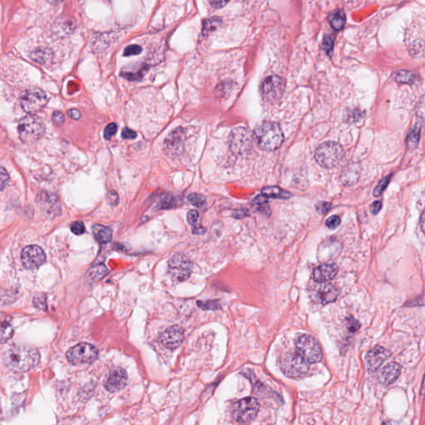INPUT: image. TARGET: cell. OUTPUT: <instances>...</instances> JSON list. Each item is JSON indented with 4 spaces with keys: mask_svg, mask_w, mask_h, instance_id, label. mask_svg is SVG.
Instances as JSON below:
<instances>
[{
    "mask_svg": "<svg viewBox=\"0 0 425 425\" xmlns=\"http://www.w3.org/2000/svg\"><path fill=\"white\" fill-rule=\"evenodd\" d=\"M184 331L178 326H173L165 330L160 336V342L169 350H175L183 343Z\"/></svg>",
    "mask_w": 425,
    "mask_h": 425,
    "instance_id": "5bb4252c",
    "label": "cell"
},
{
    "mask_svg": "<svg viewBox=\"0 0 425 425\" xmlns=\"http://www.w3.org/2000/svg\"><path fill=\"white\" fill-rule=\"evenodd\" d=\"M188 200L193 205L196 207H202L205 205V198L203 195H199V194H191L189 195Z\"/></svg>",
    "mask_w": 425,
    "mask_h": 425,
    "instance_id": "d590c367",
    "label": "cell"
},
{
    "mask_svg": "<svg viewBox=\"0 0 425 425\" xmlns=\"http://www.w3.org/2000/svg\"><path fill=\"white\" fill-rule=\"evenodd\" d=\"M19 137L24 143H33L44 135L45 127L40 117L29 114L20 120L19 123Z\"/></svg>",
    "mask_w": 425,
    "mask_h": 425,
    "instance_id": "3957f363",
    "label": "cell"
},
{
    "mask_svg": "<svg viewBox=\"0 0 425 425\" xmlns=\"http://www.w3.org/2000/svg\"><path fill=\"white\" fill-rule=\"evenodd\" d=\"M281 369L290 378H299L308 373L309 363L297 351L288 353L281 360Z\"/></svg>",
    "mask_w": 425,
    "mask_h": 425,
    "instance_id": "5b68a950",
    "label": "cell"
},
{
    "mask_svg": "<svg viewBox=\"0 0 425 425\" xmlns=\"http://www.w3.org/2000/svg\"><path fill=\"white\" fill-rule=\"evenodd\" d=\"M40 355L31 345H15L5 353L4 361L8 368L15 372H26L38 364Z\"/></svg>",
    "mask_w": 425,
    "mask_h": 425,
    "instance_id": "6da1fadb",
    "label": "cell"
},
{
    "mask_svg": "<svg viewBox=\"0 0 425 425\" xmlns=\"http://www.w3.org/2000/svg\"><path fill=\"white\" fill-rule=\"evenodd\" d=\"M106 200L108 202L109 205L111 206H116L119 204V196H118L117 193L115 191H109L106 195Z\"/></svg>",
    "mask_w": 425,
    "mask_h": 425,
    "instance_id": "f35d334b",
    "label": "cell"
},
{
    "mask_svg": "<svg viewBox=\"0 0 425 425\" xmlns=\"http://www.w3.org/2000/svg\"><path fill=\"white\" fill-rule=\"evenodd\" d=\"M284 88V82L282 78L277 76H270L266 78L262 86L263 98L269 103H275L282 97Z\"/></svg>",
    "mask_w": 425,
    "mask_h": 425,
    "instance_id": "8fae6325",
    "label": "cell"
},
{
    "mask_svg": "<svg viewBox=\"0 0 425 425\" xmlns=\"http://www.w3.org/2000/svg\"><path fill=\"white\" fill-rule=\"evenodd\" d=\"M198 305L204 310H218L220 308V304H219V301L218 300L198 301Z\"/></svg>",
    "mask_w": 425,
    "mask_h": 425,
    "instance_id": "d6a6232c",
    "label": "cell"
},
{
    "mask_svg": "<svg viewBox=\"0 0 425 425\" xmlns=\"http://www.w3.org/2000/svg\"><path fill=\"white\" fill-rule=\"evenodd\" d=\"M341 223V219L340 217L337 215H334V216L330 217L329 219H327L326 221V225L327 228H331V229H335L337 228Z\"/></svg>",
    "mask_w": 425,
    "mask_h": 425,
    "instance_id": "60d3db41",
    "label": "cell"
},
{
    "mask_svg": "<svg viewBox=\"0 0 425 425\" xmlns=\"http://www.w3.org/2000/svg\"><path fill=\"white\" fill-rule=\"evenodd\" d=\"M344 155L342 146L337 142L329 141L321 145L315 152L317 162L324 168L336 166L342 160Z\"/></svg>",
    "mask_w": 425,
    "mask_h": 425,
    "instance_id": "277c9868",
    "label": "cell"
},
{
    "mask_svg": "<svg viewBox=\"0 0 425 425\" xmlns=\"http://www.w3.org/2000/svg\"><path fill=\"white\" fill-rule=\"evenodd\" d=\"M297 352L309 363L321 361L322 351L319 342L313 336L304 335L299 337L296 343Z\"/></svg>",
    "mask_w": 425,
    "mask_h": 425,
    "instance_id": "52a82bcc",
    "label": "cell"
},
{
    "mask_svg": "<svg viewBox=\"0 0 425 425\" xmlns=\"http://www.w3.org/2000/svg\"><path fill=\"white\" fill-rule=\"evenodd\" d=\"M38 204L42 211L47 215L58 214L61 211V206L56 195L48 193H41L38 196Z\"/></svg>",
    "mask_w": 425,
    "mask_h": 425,
    "instance_id": "e0dca14e",
    "label": "cell"
},
{
    "mask_svg": "<svg viewBox=\"0 0 425 425\" xmlns=\"http://www.w3.org/2000/svg\"><path fill=\"white\" fill-rule=\"evenodd\" d=\"M92 233L96 241L101 245H106L112 238V231L106 226L96 224L92 228Z\"/></svg>",
    "mask_w": 425,
    "mask_h": 425,
    "instance_id": "cb8c5ba5",
    "label": "cell"
},
{
    "mask_svg": "<svg viewBox=\"0 0 425 425\" xmlns=\"http://www.w3.org/2000/svg\"><path fill=\"white\" fill-rule=\"evenodd\" d=\"M192 263L183 254H174L169 261V273L172 279L184 282L191 277Z\"/></svg>",
    "mask_w": 425,
    "mask_h": 425,
    "instance_id": "9c48e42d",
    "label": "cell"
},
{
    "mask_svg": "<svg viewBox=\"0 0 425 425\" xmlns=\"http://www.w3.org/2000/svg\"><path fill=\"white\" fill-rule=\"evenodd\" d=\"M33 302L35 305L36 308L44 310L46 302H45V295L44 294H38L33 299Z\"/></svg>",
    "mask_w": 425,
    "mask_h": 425,
    "instance_id": "f6af8a7d",
    "label": "cell"
},
{
    "mask_svg": "<svg viewBox=\"0 0 425 425\" xmlns=\"http://www.w3.org/2000/svg\"><path fill=\"white\" fill-rule=\"evenodd\" d=\"M10 181V175L4 167H0V191H4Z\"/></svg>",
    "mask_w": 425,
    "mask_h": 425,
    "instance_id": "8d00e7d4",
    "label": "cell"
},
{
    "mask_svg": "<svg viewBox=\"0 0 425 425\" xmlns=\"http://www.w3.org/2000/svg\"><path fill=\"white\" fill-rule=\"evenodd\" d=\"M259 409L260 405L256 399L245 398L233 404L232 415L238 423H249L256 418Z\"/></svg>",
    "mask_w": 425,
    "mask_h": 425,
    "instance_id": "8992f818",
    "label": "cell"
},
{
    "mask_svg": "<svg viewBox=\"0 0 425 425\" xmlns=\"http://www.w3.org/2000/svg\"><path fill=\"white\" fill-rule=\"evenodd\" d=\"M73 28V24H71V22L69 20H64V21H59L57 24L55 25V29H56V33L58 34H63V33H69L71 30V28Z\"/></svg>",
    "mask_w": 425,
    "mask_h": 425,
    "instance_id": "836d02e7",
    "label": "cell"
},
{
    "mask_svg": "<svg viewBox=\"0 0 425 425\" xmlns=\"http://www.w3.org/2000/svg\"><path fill=\"white\" fill-rule=\"evenodd\" d=\"M329 23L331 26L336 31H340L344 28L345 24V14L341 10H337L332 13L329 16Z\"/></svg>",
    "mask_w": 425,
    "mask_h": 425,
    "instance_id": "484cf974",
    "label": "cell"
},
{
    "mask_svg": "<svg viewBox=\"0 0 425 425\" xmlns=\"http://www.w3.org/2000/svg\"><path fill=\"white\" fill-rule=\"evenodd\" d=\"M268 200H266V197L263 195H259L258 197L254 200V204L257 205L259 211L262 212L265 215H269L271 211L269 209V206L268 205Z\"/></svg>",
    "mask_w": 425,
    "mask_h": 425,
    "instance_id": "4dcf8cb0",
    "label": "cell"
},
{
    "mask_svg": "<svg viewBox=\"0 0 425 425\" xmlns=\"http://www.w3.org/2000/svg\"><path fill=\"white\" fill-rule=\"evenodd\" d=\"M183 131L177 129L169 135L165 141V146L168 151L171 152H177V151H180L183 146Z\"/></svg>",
    "mask_w": 425,
    "mask_h": 425,
    "instance_id": "603a6c76",
    "label": "cell"
},
{
    "mask_svg": "<svg viewBox=\"0 0 425 425\" xmlns=\"http://www.w3.org/2000/svg\"><path fill=\"white\" fill-rule=\"evenodd\" d=\"M381 208H382L381 202L376 201V202L374 203L373 205H371V212H372V214H378L379 212L381 211Z\"/></svg>",
    "mask_w": 425,
    "mask_h": 425,
    "instance_id": "f5cc1de1",
    "label": "cell"
},
{
    "mask_svg": "<svg viewBox=\"0 0 425 425\" xmlns=\"http://www.w3.org/2000/svg\"><path fill=\"white\" fill-rule=\"evenodd\" d=\"M12 318L5 313H0V344L7 342L13 335Z\"/></svg>",
    "mask_w": 425,
    "mask_h": 425,
    "instance_id": "7402d4cb",
    "label": "cell"
},
{
    "mask_svg": "<svg viewBox=\"0 0 425 425\" xmlns=\"http://www.w3.org/2000/svg\"><path fill=\"white\" fill-rule=\"evenodd\" d=\"M122 136H123V138L132 140V139H135L137 137V132H135L132 130L128 129V128H125L123 131Z\"/></svg>",
    "mask_w": 425,
    "mask_h": 425,
    "instance_id": "f907efd6",
    "label": "cell"
},
{
    "mask_svg": "<svg viewBox=\"0 0 425 425\" xmlns=\"http://www.w3.org/2000/svg\"><path fill=\"white\" fill-rule=\"evenodd\" d=\"M22 263L28 269H35L46 262L44 252L37 245L24 248L21 254Z\"/></svg>",
    "mask_w": 425,
    "mask_h": 425,
    "instance_id": "7c38bea8",
    "label": "cell"
},
{
    "mask_svg": "<svg viewBox=\"0 0 425 425\" xmlns=\"http://www.w3.org/2000/svg\"><path fill=\"white\" fill-rule=\"evenodd\" d=\"M50 4H52V5H57L59 3L63 2L64 0H47Z\"/></svg>",
    "mask_w": 425,
    "mask_h": 425,
    "instance_id": "11a10c76",
    "label": "cell"
},
{
    "mask_svg": "<svg viewBox=\"0 0 425 425\" xmlns=\"http://www.w3.org/2000/svg\"><path fill=\"white\" fill-rule=\"evenodd\" d=\"M334 44V37L332 35L325 36L324 41H323V48L326 50L327 53H330L331 50L333 48Z\"/></svg>",
    "mask_w": 425,
    "mask_h": 425,
    "instance_id": "7bdbcfd3",
    "label": "cell"
},
{
    "mask_svg": "<svg viewBox=\"0 0 425 425\" xmlns=\"http://www.w3.org/2000/svg\"><path fill=\"white\" fill-rule=\"evenodd\" d=\"M347 328L350 332L355 333L359 328V323L354 318H349L347 320Z\"/></svg>",
    "mask_w": 425,
    "mask_h": 425,
    "instance_id": "7dc6e473",
    "label": "cell"
},
{
    "mask_svg": "<svg viewBox=\"0 0 425 425\" xmlns=\"http://www.w3.org/2000/svg\"><path fill=\"white\" fill-rule=\"evenodd\" d=\"M199 212L196 209H192L191 211L188 212L187 214V220L191 225L195 226L197 223L198 219H199Z\"/></svg>",
    "mask_w": 425,
    "mask_h": 425,
    "instance_id": "ee69618b",
    "label": "cell"
},
{
    "mask_svg": "<svg viewBox=\"0 0 425 425\" xmlns=\"http://www.w3.org/2000/svg\"><path fill=\"white\" fill-rule=\"evenodd\" d=\"M89 273L95 280H101L102 277L108 274V270L104 265H96L91 268Z\"/></svg>",
    "mask_w": 425,
    "mask_h": 425,
    "instance_id": "1f68e13d",
    "label": "cell"
},
{
    "mask_svg": "<svg viewBox=\"0 0 425 425\" xmlns=\"http://www.w3.org/2000/svg\"><path fill=\"white\" fill-rule=\"evenodd\" d=\"M360 175V168L356 163H350L343 169L341 180L345 186H350L356 184Z\"/></svg>",
    "mask_w": 425,
    "mask_h": 425,
    "instance_id": "ffe728a7",
    "label": "cell"
},
{
    "mask_svg": "<svg viewBox=\"0 0 425 425\" xmlns=\"http://www.w3.org/2000/svg\"><path fill=\"white\" fill-rule=\"evenodd\" d=\"M205 231H206V229H205V228H203V227H200H200L194 228L193 232H194V233H195V234H203V233H205Z\"/></svg>",
    "mask_w": 425,
    "mask_h": 425,
    "instance_id": "db71d44e",
    "label": "cell"
},
{
    "mask_svg": "<svg viewBox=\"0 0 425 425\" xmlns=\"http://www.w3.org/2000/svg\"><path fill=\"white\" fill-rule=\"evenodd\" d=\"M400 372L401 367L396 362H391L381 370L379 374V381L383 385H391L399 378Z\"/></svg>",
    "mask_w": 425,
    "mask_h": 425,
    "instance_id": "ac0fdd59",
    "label": "cell"
},
{
    "mask_svg": "<svg viewBox=\"0 0 425 425\" xmlns=\"http://www.w3.org/2000/svg\"><path fill=\"white\" fill-rule=\"evenodd\" d=\"M141 47L138 45H131L129 47H127L124 51L125 56H133V55H138L141 53Z\"/></svg>",
    "mask_w": 425,
    "mask_h": 425,
    "instance_id": "b9f144b4",
    "label": "cell"
},
{
    "mask_svg": "<svg viewBox=\"0 0 425 425\" xmlns=\"http://www.w3.org/2000/svg\"><path fill=\"white\" fill-rule=\"evenodd\" d=\"M262 195L266 198H273V199H281L286 200L291 198V195L287 191H285L282 189L277 186H267L262 190Z\"/></svg>",
    "mask_w": 425,
    "mask_h": 425,
    "instance_id": "d4e9b609",
    "label": "cell"
},
{
    "mask_svg": "<svg viewBox=\"0 0 425 425\" xmlns=\"http://www.w3.org/2000/svg\"><path fill=\"white\" fill-rule=\"evenodd\" d=\"M419 136H420V128L417 127L414 129L412 130L409 136L407 137V145L409 148H415L416 146H418V141H419Z\"/></svg>",
    "mask_w": 425,
    "mask_h": 425,
    "instance_id": "f546056e",
    "label": "cell"
},
{
    "mask_svg": "<svg viewBox=\"0 0 425 425\" xmlns=\"http://www.w3.org/2000/svg\"><path fill=\"white\" fill-rule=\"evenodd\" d=\"M221 24H222V21H221V19H219V17H213L210 19H205L203 23L202 32L204 35H207L209 33L215 30L218 27L220 26Z\"/></svg>",
    "mask_w": 425,
    "mask_h": 425,
    "instance_id": "83f0119b",
    "label": "cell"
},
{
    "mask_svg": "<svg viewBox=\"0 0 425 425\" xmlns=\"http://www.w3.org/2000/svg\"><path fill=\"white\" fill-rule=\"evenodd\" d=\"M47 97L45 92L38 88L29 90L20 100L22 108L28 114H34L42 110L47 103Z\"/></svg>",
    "mask_w": 425,
    "mask_h": 425,
    "instance_id": "30bf717a",
    "label": "cell"
},
{
    "mask_svg": "<svg viewBox=\"0 0 425 425\" xmlns=\"http://www.w3.org/2000/svg\"><path fill=\"white\" fill-rule=\"evenodd\" d=\"M127 374L124 369L116 368L107 375L104 381V386L109 392H118L127 385Z\"/></svg>",
    "mask_w": 425,
    "mask_h": 425,
    "instance_id": "9a60e30c",
    "label": "cell"
},
{
    "mask_svg": "<svg viewBox=\"0 0 425 425\" xmlns=\"http://www.w3.org/2000/svg\"><path fill=\"white\" fill-rule=\"evenodd\" d=\"M117 131V126L115 123H110L107 127L105 128L104 131V137L106 140L111 138V137L115 134V132Z\"/></svg>",
    "mask_w": 425,
    "mask_h": 425,
    "instance_id": "ab89813d",
    "label": "cell"
},
{
    "mask_svg": "<svg viewBox=\"0 0 425 425\" xmlns=\"http://www.w3.org/2000/svg\"><path fill=\"white\" fill-rule=\"evenodd\" d=\"M390 357V353L385 348L376 346L367 353L366 356L367 368L371 372H375Z\"/></svg>",
    "mask_w": 425,
    "mask_h": 425,
    "instance_id": "2e32d148",
    "label": "cell"
},
{
    "mask_svg": "<svg viewBox=\"0 0 425 425\" xmlns=\"http://www.w3.org/2000/svg\"><path fill=\"white\" fill-rule=\"evenodd\" d=\"M71 230L74 234L82 235L85 233L84 223L81 221H77L71 225Z\"/></svg>",
    "mask_w": 425,
    "mask_h": 425,
    "instance_id": "74e56055",
    "label": "cell"
},
{
    "mask_svg": "<svg viewBox=\"0 0 425 425\" xmlns=\"http://www.w3.org/2000/svg\"><path fill=\"white\" fill-rule=\"evenodd\" d=\"M331 207V205L330 203L320 202L317 205V211L321 213V214H326V213L329 211Z\"/></svg>",
    "mask_w": 425,
    "mask_h": 425,
    "instance_id": "c3c4849f",
    "label": "cell"
},
{
    "mask_svg": "<svg viewBox=\"0 0 425 425\" xmlns=\"http://www.w3.org/2000/svg\"><path fill=\"white\" fill-rule=\"evenodd\" d=\"M338 273V268L336 264H323L319 266L313 271V278L319 283L327 282L333 279Z\"/></svg>",
    "mask_w": 425,
    "mask_h": 425,
    "instance_id": "d6986e66",
    "label": "cell"
},
{
    "mask_svg": "<svg viewBox=\"0 0 425 425\" xmlns=\"http://www.w3.org/2000/svg\"><path fill=\"white\" fill-rule=\"evenodd\" d=\"M68 114H69V116L72 119H73V120H78V119H80L81 118L80 111L77 110V109H72V110H69Z\"/></svg>",
    "mask_w": 425,
    "mask_h": 425,
    "instance_id": "816d5d0a",
    "label": "cell"
},
{
    "mask_svg": "<svg viewBox=\"0 0 425 425\" xmlns=\"http://www.w3.org/2000/svg\"><path fill=\"white\" fill-rule=\"evenodd\" d=\"M32 58L38 64H46L51 59V52L47 49L36 50L32 54Z\"/></svg>",
    "mask_w": 425,
    "mask_h": 425,
    "instance_id": "f1b7e54d",
    "label": "cell"
},
{
    "mask_svg": "<svg viewBox=\"0 0 425 425\" xmlns=\"http://www.w3.org/2000/svg\"><path fill=\"white\" fill-rule=\"evenodd\" d=\"M229 1L230 0H209L212 6L215 9H222L228 5Z\"/></svg>",
    "mask_w": 425,
    "mask_h": 425,
    "instance_id": "681fc988",
    "label": "cell"
},
{
    "mask_svg": "<svg viewBox=\"0 0 425 425\" xmlns=\"http://www.w3.org/2000/svg\"><path fill=\"white\" fill-rule=\"evenodd\" d=\"M253 137L245 128L235 130L231 137V148L237 154L247 152L252 148Z\"/></svg>",
    "mask_w": 425,
    "mask_h": 425,
    "instance_id": "4fadbf2b",
    "label": "cell"
},
{
    "mask_svg": "<svg viewBox=\"0 0 425 425\" xmlns=\"http://www.w3.org/2000/svg\"><path fill=\"white\" fill-rule=\"evenodd\" d=\"M52 120L56 126H63L65 122V116L60 111H54L52 114Z\"/></svg>",
    "mask_w": 425,
    "mask_h": 425,
    "instance_id": "bcb514c9",
    "label": "cell"
},
{
    "mask_svg": "<svg viewBox=\"0 0 425 425\" xmlns=\"http://www.w3.org/2000/svg\"><path fill=\"white\" fill-rule=\"evenodd\" d=\"M338 295L339 289L331 283L322 285L317 291V296L319 298L320 302L323 305L336 301Z\"/></svg>",
    "mask_w": 425,
    "mask_h": 425,
    "instance_id": "44dd1931",
    "label": "cell"
},
{
    "mask_svg": "<svg viewBox=\"0 0 425 425\" xmlns=\"http://www.w3.org/2000/svg\"><path fill=\"white\" fill-rule=\"evenodd\" d=\"M98 356V350L94 345L88 343H80L70 348L67 352L69 361L75 366L90 364L96 360Z\"/></svg>",
    "mask_w": 425,
    "mask_h": 425,
    "instance_id": "ba28073f",
    "label": "cell"
},
{
    "mask_svg": "<svg viewBox=\"0 0 425 425\" xmlns=\"http://www.w3.org/2000/svg\"><path fill=\"white\" fill-rule=\"evenodd\" d=\"M416 79L417 75L415 73L408 71H399L395 75V80L397 81L398 83L403 84H412L415 82Z\"/></svg>",
    "mask_w": 425,
    "mask_h": 425,
    "instance_id": "4316f807",
    "label": "cell"
},
{
    "mask_svg": "<svg viewBox=\"0 0 425 425\" xmlns=\"http://www.w3.org/2000/svg\"><path fill=\"white\" fill-rule=\"evenodd\" d=\"M390 178H391V175H389L386 178H383L378 184V186H376L375 191H374V195L376 197H379V196H381L382 195V193L385 191V189L387 188L388 185L390 183Z\"/></svg>",
    "mask_w": 425,
    "mask_h": 425,
    "instance_id": "e575fe53",
    "label": "cell"
},
{
    "mask_svg": "<svg viewBox=\"0 0 425 425\" xmlns=\"http://www.w3.org/2000/svg\"><path fill=\"white\" fill-rule=\"evenodd\" d=\"M254 139L259 148L263 151H273L282 146L284 137L279 125L266 122L257 127L254 132Z\"/></svg>",
    "mask_w": 425,
    "mask_h": 425,
    "instance_id": "7a4b0ae2",
    "label": "cell"
}]
</instances>
